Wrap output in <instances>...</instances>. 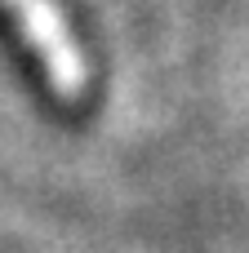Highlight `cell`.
<instances>
[{
  "mask_svg": "<svg viewBox=\"0 0 249 253\" xmlns=\"http://www.w3.org/2000/svg\"><path fill=\"white\" fill-rule=\"evenodd\" d=\"M0 4L18 18V27H22L27 44L36 49V58H40L53 93L67 98V102L85 98V89H89V62H85V53H80L71 27H67V18L58 13V4L53 0H0Z\"/></svg>",
  "mask_w": 249,
  "mask_h": 253,
  "instance_id": "obj_1",
  "label": "cell"
}]
</instances>
